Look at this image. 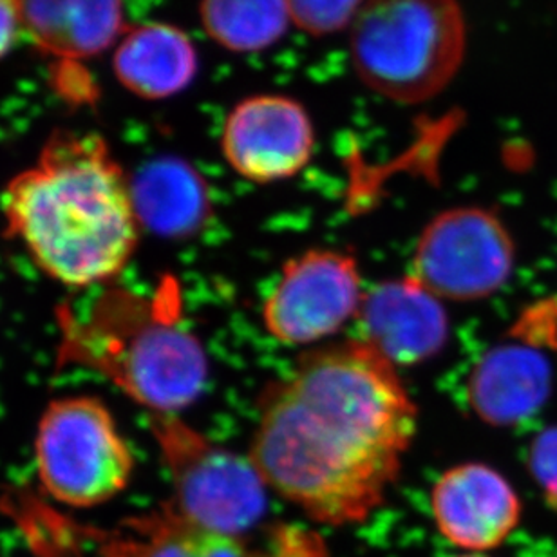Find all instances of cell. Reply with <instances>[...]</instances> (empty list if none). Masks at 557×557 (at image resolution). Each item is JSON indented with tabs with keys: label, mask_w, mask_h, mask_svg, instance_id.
Returning <instances> with one entry per match:
<instances>
[{
	"label": "cell",
	"mask_w": 557,
	"mask_h": 557,
	"mask_svg": "<svg viewBox=\"0 0 557 557\" xmlns=\"http://www.w3.org/2000/svg\"><path fill=\"white\" fill-rule=\"evenodd\" d=\"M417 429L397 368L359 338L302 355L264 387L248 458L311 520L355 525L384 504Z\"/></svg>",
	"instance_id": "6da1fadb"
},
{
	"label": "cell",
	"mask_w": 557,
	"mask_h": 557,
	"mask_svg": "<svg viewBox=\"0 0 557 557\" xmlns=\"http://www.w3.org/2000/svg\"><path fill=\"white\" fill-rule=\"evenodd\" d=\"M4 236L54 283L71 289L116 283L138 248L135 188L108 141L57 131L37 161L2 193Z\"/></svg>",
	"instance_id": "7a4b0ae2"
},
{
	"label": "cell",
	"mask_w": 557,
	"mask_h": 557,
	"mask_svg": "<svg viewBox=\"0 0 557 557\" xmlns=\"http://www.w3.org/2000/svg\"><path fill=\"white\" fill-rule=\"evenodd\" d=\"M57 333V370L103 376L149 417L182 413L207 386V351L183 321L174 278L152 294L114 283L82 305L65 302Z\"/></svg>",
	"instance_id": "3957f363"
},
{
	"label": "cell",
	"mask_w": 557,
	"mask_h": 557,
	"mask_svg": "<svg viewBox=\"0 0 557 557\" xmlns=\"http://www.w3.org/2000/svg\"><path fill=\"white\" fill-rule=\"evenodd\" d=\"M466 40L458 0H366L351 24V62L371 91L422 103L455 78Z\"/></svg>",
	"instance_id": "277c9868"
},
{
	"label": "cell",
	"mask_w": 557,
	"mask_h": 557,
	"mask_svg": "<svg viewBox=\"0 0 557 557\" xmlns=\"http://www.w3.org/2000/svg\"><path fill=\"white\" fill-rule=\"evenodd\" d=\"M35 469L44 494L71 509L119 498L135 474V455L111 409L91 395L54 398L38 418Z\"/></svg>",
	"instance_id": "5b68a950"
},
{
	"label": "cell",
	"mask_w": 557,
	"mask_h": 557,
	"mask_svg": "<svg viewBox=\"0 0 557 557\" xmlns=\"http://www.w3.org/2000/svg\"><path fill=\"white\" fill-rule=\"evenodd\" d=\"M149 429L171 478L166 504L183 520L228 537L261 523L269 485L250 458L214 444L180 414H152Z\"/></svg>",
	"instance_id": "8992f818"
},
{
	"label": "cell",
	"mask_w": 557,
	"mask_h": 557,
	"mask_svg": "<svg viewBox=\"0 0 557 557\" xmlns=\"http://www.w3.org/2000/svg\"><path fill=\"white\" fill-rule=\"evenodd\" d=\"M515 239L493 210L458 207L429 221L418 237L411 277L440 300L487 299L509 283Z\"/></svg>",
	"instance_id": "52a82bcc"
},
{
	"label": "cell",
	"mask_w": 557,
	"mask_h": 557,
	"mask_svg": "<svg viewBox=\"0 0 557 557\" xmlns=\"http://www.w3.org/2000/svg\"><path fill=\"white\" fill-rule=\"evenodd\" d=\"M359 263L335 248H311L288 259L263 302L264 330L286 346L333 337L364 300Z\"/></svg>",
	"instance_id": "ba28073f"
},
{
	"label": "cell",
	"mask_w": 557,
	"mask_h": 557,
	"mask_svg": "<svg viewBox=\"0 0 557 557\" xmlns=\"http://www.w3.org/2000/svg\"><path fill=\"white\" fill-rule=\"evenodd\" d=\"M315 147L310 116L299 102L281 95H258L237 103L221 133V152L247 182H284L297 176Z\"/></svg>",
	"instance_id": "9c48e42d"
},
{
	"label": "cell",
	"mask_w": 557,
	"mask_h": 557,
	"mask_svg": "<svg viewBox=\"0 0 557 557\" xmlns=\"http://www.w3.org/2000/svg\"><path fill=\"white\" fill-rule=\"evenodd\" d=\"M431 509L440 534L472 553L502 545L521 518L520 498L504 474L472 461L450 467L438 478Z\"/></svg>",
	"instance_id": "30bf717a"
},
{
	"label": "cell",
	"mask_w": 557,
	"mask_h": 557,
	"mask_svg": "<svg viewBox=\"0 0 557 557\" xmlns=\"http://www.w3.org/2000/svg\"><path fill=\"white\" fill-rule=\"evenodd\" d=\"M359 321L362 341L395 368L433 359L449 337L442 300L411 275L386 281L366 294Z\"/></svg>",
	"instance_id": "8fae6325"
},
{
	"label": "cell",
	"mask_w": 557,
	"mask_h": 557,
	"mask_svg": "<svg viewBox=\"0 0 557 557\" xmlns=\"http://www.w3.org/2000/svg\"><path fill=\"white\" fill-rule=\"evenodd\" d=\"M553 387L545 355L525 344H504L478 360L467 381V400L483 422L507 428L542 408Z\"/></svg>",
	"instance_id": "7c38bea8"
},
{
	"label": "cell",
	"mask_w": 557,
	"mask_h": 557,
	"mask_svg": "<svg viewBox=\"0 0 557 557\" xmlns=\"http://www.w3.org/2000/svg\"><path fill=\"white\" fill-rule=\"evenodd\" d=\"M125 0H22L24 33L59 60L98 57L127 33Z\"/></svg>",
	"instance_id": "4fadbf2b"
},
{
	"label": "cell",
	"mask_w": 557,
	"mask_h": 557,
	"mask_svg": "<svg viewBox=\"0 0 557 557\" xmlns=\"http://www.w3.org/2000/svg\"><path fill=\"white\" fill-rule=\"evenodd\" d=\"M98 557H270L243 537L205 531L183 520L171 505L129 518L108 532H89Z\"/></svg>",
	"instance_id": "5bb4252c"
},
{
	"label": "cell",
	"mask_w": 557,
	"mask_h": 557,
	"mask_svg": "<svg viewBox=\"0 0 557 557\" xmlns=\"http://www.w3.org/2000/svg\"><path fill=\"white\" fill-rule=\"evenodd\" d=\"M114 75L136 97L163 100L198 75V51L187 33L165 22L127 29L113 59Z\"/></svg>",
	"instance_id": "9a60e30c"
},
{
	"label": "cell",
	"mask_w": 557,
	"mask_h": 557,
	"mask_svg": "<svg viewBox=\"0 0 557 557\" xmlns=\"http://www.w3.org/2000/svg\"><path fill=\"white\" fill-rule=\"evenodd\" d=\"M133 188L139 218L152 221L161 231L193 228L203 220L209 207L205 183L183 161L154 163Z\"/></svg>",
	"instance_id": "2e32d148"
},
{
	"label": "cell",
	"mask_w": 557,
	"mask_h": 557,
	"mask_svg": "<svg viewBox=\"0 0 557 557\" xmlns=\"http://www.w3.org/2000/svg\"><path fill=\"white\" fill-rule=\"evenodd\" d=\"M205 32L234 53H258L272 48L288 29L286 0H201Z\"/></svg>",
	"instance_id": "e0dca14e"
},
{
	"label": "cell",
	"mask_w": 557,
	"mask_h": 557,
	"mask_svg": "<svg viewBox=\"0 0 557 557\" xmlns=\"http://www.w3.org/2000/svg\"><path fill=\"white\" fill-rule=\"evenodd\" d=\"M289 21L313 37H327L354 24L366 0H286Z\"/></svg>",
	"instance_id": "ac0fdd59"
},
{
	"label": "cell",
	"mask_w": 557,
	"mask_h": 557,
	"mask_svg": "<svg viewBox=\"0 0 557 557\" xmlns=\"http://www.w3.org/2000/svg\"><path fill=\"white\" fill-rule=\"evenodd\" d=\"M529 471L542 488L545 502L557 512V425L545 429L532 442Z\"/></svg>",
	"instance_id": "d6986e66"
},
{
	"label": "cell",
	"mask_w": 557,
	"mask_h": 557,
	"mask_svg": "<svg viewBox=\"0 0 557 557\" xmlns=\"http://www.w3.org/2000/svg\"><path fill=\"white\" fill-rule=\"evenodd\" d=\"M22 33V0H0V60L15 48Z\"/></svg>",
	"instance_id": "ffe728a7"
},
{
	"label": "cell",
	"mask_w": 557,
	"mask_h": 557,
	"mask_svg": "<svg viewBox=\"0 0 557 557\" xmlns=\"http://www.w3.org/2000/svg\"><path fill=\"white\" fill-rule=\"evenodd\" d=\"M460 557H487V556H482V554H469V556H460Z\"/></svg>",
	"instance_id": "44dd1931"
}]
</instances>
